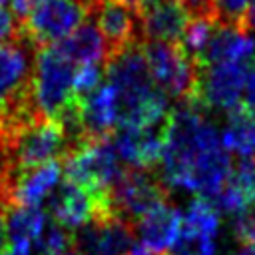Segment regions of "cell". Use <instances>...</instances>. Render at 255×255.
I'll return each mask as SVG.
<instances>
[{"mask_svg":"<svg viewBox=\"0 0 255 255\" xmlns=\"http://www.w3.org/2000/svg\"><path fill=\"white\" fill-rule=\"evenodd\" d=\"M62 171L68 181L96 195H108L110 187L124 173V167L120 165L114 137H104L88 141L62 157Z\"/></svg>","mask_w":255,"mask_h":255,"instance_id":"1","label":"cell"},{"mask_svg":"<svg viewBox=\"0 0 255 255\" xmlns=\"http://www.w3.org/2000/svg\"><path fill=\"white\" fill-rule=\"evenodd\" d=\"M143 54L155 86L177 102L193 100L199 82L195 64L177 42H143Z\"/></svg>","mask_w":255,"mask_h":255,"instance_id":"2","label":"cell"},{"mask_svg":"<svg viewBox=\"0 0 255 255\" xmlns=\"http://www.w3.org/2000/svg\"><path fill=\"white\" fill-rule=\"evenodd\" d=\"M74 64L64 58L54 44L38 50L32 92L42 116L54 120L74 98Z\"/></svg>","mask_w":255,"mask_h":255,"instance_id":"3","label":"cell"},{"mask_svg":"<svg viewBox=\"0 0 255 255\" xmlns=\"http://www.w3.org/2000/svg\"><path fill=\"white\" fill-rule=\"evenodd\" d=\"M169 195L171 193L165 189L155 169H141L131 165L124 167V173L108 191L112 213L128 219L133 225L149 209L169 201Z\"/></svg>","mask_w":255,"mask_h":255,"instance_id":"4","label":"cell"},{"mask_svg":"<svg viewBox=\"0 0 255 255\" xmlns=\"http://www.w3.org/2000/svg\"><path fill=\"white\" fill-rule=\"evenodd\" d=\"M12 163L20 169L60 159L68 153V141L60 124L52 118H40L6 137Z\"/></svg>","mask_w":255,"mask_h":255,"instance_id":"5","label":"cell"},{"mask_svg":"<svg viewBox=\"0 0 255 255\" xmlns=\"http://www.w3.org/2000/svg\"><path fill=\"white\" fill-rule=\"evenodd\" d=\"M88 16L90 12L80 0H36L32 12L20 24V32L38 48H44L70 36Z\"/></svg>","mask_w":255,"mask_h":255,"instance_id":"6","label":"cell"},{"mask_svg":"<svg viewBox=\"0 0 255 255\" xmlns=\"http://www.w3.org/2000/svg\"><path fill=\"white\" fill-rule=\"evenodd\" d=\"M247 72H249L247 64H233V62L199 66L195 100H199L207 112L215 110L229 114L231 110L243 104Z\"/></svg>","mask_w":255,"mask_h":255,"instance_id":"7","label":"cell"},{"mask_svg":"<svg viewBox=\"0 0 255 255\" xmlns=\"http://www.w3.org/2000/svg\"><path fill=\"white\" fill-rule=\"evenodd\" d=\"M133 245V223L120 215L96 217L72 231V249L78 255H126Z\"/></svg>","mask_w":255,"mask_h":255,"instance_id":"8","label":"cell"},{"mask_svg":"<svg viewBox=\"0 0 255 255\" xmlns=\"http://www.w3.org/2000/svg\"><path fill=\"white\" fill-rule=\"evenodd\" d=\"M46 209L54 221L68 231H74L96 217L114 215L108 195H96L68 179L60 181L50 193L46 199Z\"/></svg>","mask_w":255,"mask_h":255,"instance_id":"9","label":"cell"},{"mask_svg":"<svg viewBox=\"0 0 255 255\" xmlns=\"http://www.w3.org/2000/svg\"><path fill=\"white\" fill-rule=\"evenodd\" d=\"M90 16L96 18L98 28L106 38L110 58L122 52L124 48L141 42L137 8L122 0H96L90 8Z\"/></svg>","mask_w":255,"mask_h":255,"instance_id":"10","label":"cell"},{"mask_svg":"<svg viewBox=\"0 0 255 255\" xmlns=\"http://www.w3.org/2000/svg\"><path fill=\"white\" fill-rule=\"evenodd\" d=\"M181 225H183L181 211L171 201H163L153 209H149L143 217H139L133 229H135V237L139 239V245H143L147 251L155 255H165L175 243Z\"/></svg>","mask_w":255,"mask_h":255,"instance_id":"11","label":"cell"},{"mask_svg":"<svg viewBox=\"0 0 255 255\" xmlns=\"http://www.w3.org/2000/svg\"><path fill=\"white\" fill-rule=\"evenodd\" d=\"M183 0H159L139 10L141 42H177L189 22Z\"/></svg>","mask_w":255,"mask_h":255,"instance_id":"12","label":"cell"},{"mask_svg":"<svg viewBox=\"0 0 255 255\" xmlns=\"http://www.w3.org/2000/svg\"><path fill=\"white\" fill-rule=\"evenodd\" d=\"M114 145L128 165L155 169L163 153V126L157 128H118Z\"/></svg>","mask_w":255,"mask_h":255,"instance_id":"13","label":"cell"},{"mask_svg":"<svg viewBox=\"0 0 255 255\" xmlns=\"http://www.w3.org/2000/svg\"><path fill=\"white\" fill-rule=\"evenodd\" d=\"M60 173H62L60 159L26 167V169L16 167L12 177V187H10L12 205L40 207V203H44L60 183Z\"/></svg>","mask_w":255,"mask_h":255,"instance_id":"14","label":"cell"},{"mask_svg":"<svg viewBox=\"0 0 255 255\" xmlns=\"http://www.w3.org/2000/svg\"><path fill=\"white\" fill-rule=\"evenodd\" d=\"M78 100V98H76ZM80 102V118L90 141L112 137L120 120V104L116 90L106 82Z\"/></svg>","mask_w":255,"mask_h":255,"instance_id":"15","label":"cell"},{"mask_svg":"<svg viewBox=\"0 0 255 255\" xmlns=\"http://www.w3.org/2000/svg\"><path fill=\"white\" fill-rule=\"evenodd\" d=\"M255 60V36L247 32L241 26H231V24H219L205 48L201 66L209 64H247Z\"/></svg>","mask_w":255,"mask_h":255,"instance_id":"16","label":"cell"},{"mask_svg":"<svg viewBox=\"0 0 255 255\" xmlns=\"http://www.w3.org/2000/svg\"><path fill=\"white\" fill-rule=\"evenodd\" d=\"M56 50L68 58L72 64H108V44L104 34L100 32V28L92 22H84L80 24L70 36H66L64 40L54 44Z\"/></svg>","mask_w":255,"mask_h":255,"instance_id":"17","label":"cell"},{"mask_svg":"<svg viewBox=\"0 0 255 255\" xmlns=\"http://www.w3.org/2000/svg\"><path fill=\"white\" fill-rule=\"evenodd\" d=\"M6 229L10 237V255H32L34 245L44 233L46 215L40 207L12 205L4 211Z\"/></svg>","mask_w":255,"mask_h":255,"instance_id":"18","label":"cell"},{"mask_svg":"<svg viewBox=\"0 0 255 255\" xmlns=\"http://www.w3.org/2000/svg\"><path fill=\"white\" fill-rule=\"evenodd\" d=\"M221 143L237 159H255V116L241 104L225 114Z\"/></svg>","mask_w":255,"mask_h":255,"instance_id":"19","label":"cell"},{"mask_svg":"<svg viewBox=\"0 0 255 255\" xmlns=\"http://www.w3.org/2000/svg\"><path fill=\"white\" fill-rule=\"evenodd\" d=\"M215 28H217V20L213 16H191L185 30H183L179 46L199 66H201L205 48H207V44L215 32Z\"/></svg>","mask_w":255,"mask_h":255,"instance_id":"20","label":"cell"},{"mask_svg":"<svg viewBox=\"0 0 255 255\" xmlns=\"http://www.w3.org/2000/svg\"><path fill=\"white\" fill-rule=\"evenodd\" d=\"M183 227L189 229H197L209 235H217L219 231V211L215 209V205L205 199V197H195L185 213H183Z\"/></svg>","mask_w":255,"mask_h":255,"instance_id":"21","label":"cell"},{"mask_svg":"<svg viewBox=\"0 0 255 255\" xmlns=\"http://www.w3.org/2000/svg\"><path fill=\"white\" fill-rule=\"evenodd\" d=\"M215 235L181 225V231L167 255H215Z\"/></svg>","mask_w":255,"mask_h":255,"instance_id":"22","label":"cell"},{"mask_svg":"<svg viewBox=\"0 0 255 255\" xmlns=\"http://www.w3.org/2000/svg\"><path fill=\"white\" fill-rule=\"evenodd\" d=\"M104 78V66L102 64H84L74 74V98L84 100L90 96Z\"/></svg>","mask_w":255,"mask_h":255,"instance_id":"23","label":"cell"},{"mask_svg":"<svg viewBox=\"0 0 255 255\" xmlns=\"http://www.w3.org/2000/svg\"><path fill=\"white\" fill-rule=\"evenodd\" d=\"M253 0H213V14L219 24L241 26V20Z\"/></svg>","mask_w":255,"mask_h":255,"instance_id":"24","label":"cell"},{"mask_svg":"<svg viewBox=\"0 0 255 255\" xmlns=\"http://www.w3.org/2000/svg\"><path fill=\"white\" fill-rule=\"evenodd\" d=\"M231 231L239 245H255V205L233 217Z\"/></svg>","mask_w":255,"mask_h":255,"instance_id":"25","label":"cell"},{"mask_svg":"<svg viewBox=\"0 0 255 255\" xmlns=\"http://www.w3.org/2000/svg\"><path fill=\"white\" fill-rule=\"evenodd\" d=\"M18 32H20V24L16 22L14 14L6 6H0V44L16 38Z\"/></svg>","mask_w":255,"mask_h":255,"instance_id":"26","label":"cell"},{"mask_svg":"<svg viewBox=\"0 0 255 255\" xmlns=\"http://www.w3.org/2000/svg\"><path fill=\"white\" fill-rule=\"evenodd\" d=\"M189 16H213V0H183Z\"/></svg>","mask_w":255,"mask_h":255,"instance_id":"27","label":"cell"},{"mask_svg":"<svg viewBox=\"0 0 255 255\" xmlns=\"http://www.w3.org/2000/svg\"><path fill=\"white\" fill-rule=\"evenodd\" d=\"M12 247H10V237H8V229H6V215L4 209L0 207V255H10Z\"/></svg>","mask_w":255,"mask_h":255,"instance_id":"28","label":"cell"},{"mask_svg":"<svg viewBox=\"0 0 255 255\" xmlns=\"http://www.w3.org/2000/svg\"><path fill=\"white\" fill-rule=\"evenodd\" d=\"M241 28H245V30L251 32V34H255V0L249 4L247 12H245V16H243V20H241Z\"/></svg>","mask_w":255,"mask_h":255,"instance_id":"29","label":"cell"},{"mask_svg":"<svg viewBox=\"0 0 255 255\" xmlns=\"http://www.w3.org/2000/svg\"><path fill=\"white\" fill-rule=\"evenodd\" d=\"M231 255H255V245H241L237 251H233Z\"/></svg>","mask_w":255,"mask_h":255,"instance_id":"30","label":"cell"},{"mask_svg":"<svg viewBox=\"0 0 255 255\" xmlns=\"http://www.w3.org/2000/svg\"><path fill=\"white\" fill-rule=\"evenodd\" d=\"M126 255H155V253L147 251L143 245H133V249H131L129 253H126Z\"/></svg>","mask_w":255,"mask_h":255,"instance_id":"31","label":"cell"},{"mask_svg":"<svg viewBox=\"0 0 255 255\" xmlns=\"http://www.w3.org/2000/svg\"><path fill=\"white\" fill-rule=\"evenodd\" d=\"M122 2H126V4H129V6H133V8H141V0H122Z\"/></svg>","mask_w":255,"mask_h":255,"instance_id":"32","label":"cell"},{"mask_svg":"<svg viewBox=\"0 0 255 255\" xmlns=\"http://www.w3.org/2000/svg\"><path fill=\"white\" fill-rule=\"evenodd\" d=\"M155 2H159V0H141V8H145V6H151V4H155ZM139 8V10H141Z\"/></svg>","mask_w":255,"mask_h":255,"instance_id":"33","label":"cell"},{"mask_svg":"<svg viewBox=\"0 0 255 255\" xmlns=\"http://www.w3.org/2000/svg\"><path fill=\"white\" fill-rule=\"evenodd\" d=\"M6 2H8V0H0V6H6Z\"/></svg>","mask_w":255,"mask_h":255,"instance_id":"34","label":"cell"},{"mask_svg":"<svg viewBox=\"0 0 255 255\" xmlns=\"http://www.w3.org/2000/svg\"><path fill=\"white\" fill-rule=\"evenodd\" d=\"M66 255H78V253H76V251H74V253H66Z\"/></svg>","mask_w":255,"mask_h":255,"instance_id":"35","label":"cell"}]
</instances>
